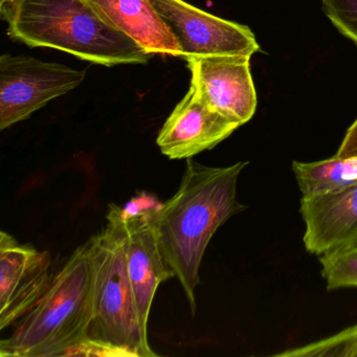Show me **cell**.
<instances>
[{
	"instance_id": "15",
	"label": "cell",
	"mask_w": 357,
	"mask_h": 357,
	"mask_svg": "<svg viewBox=\"0 0 357 357\" xmlns=\"http://www.w3.org/2000/svg\"><path fill=\"white\" fill-rule=\"evenodd\" d=\"M278 356L357 357V325L342 330L328 338L300 348L278 353Z\"/></svg>"
},
{
	"instance_id": "8",
	"label": "cell",
	"mask_w": 357,
	"mask_h": 357,
	"mask_svg": "<svg viewBox=\"0 0 357 357\" xmlns=\"http://www.w3.org/2000/svg\"><path fill=\"white\" fill-rule=\"evenodd\" d=\"M51 263L47 250L0 231V329L17 323L40 300L53 278Z\"/></svg>"
},
{
	"instance_id": "9",
	"label": "cell",
	"mask_w": 357,
	"mask_h": 357,
	"mask_svg": "<svg viewBox=\"0 0 357 357\" xmlns=\"http://www.w3.org/2000/svg\"><path fill=\"white\" fill-rule=\"evenodd\" d=\"M248 56H208L185 60L191 83L204 101L239 126L252 120L257 93Z\"/></svg>"
},
{
	"instance_id": "3",
	"label": "cell",
	"mask_w": 357,
	"mask_h": 357,
	"mask_svg": "<svg viewBox=\"0 0 357 357\" xmlns=\"http://www.w3.org/2000/svg\"><path fill=\"white\" fill-rule=\"evenodd\" d=\"M93 265L89 241L52 278L40 300L0 342V357L79 356L89 342Z\"/></svg>"
},
{
	"instance_id": "16",
	"label": "cell",
	"mask_w": 357,
	"mask_h": 357,
	"mask_svg": "<svg viewBox=\"0 0 357 357\" xmlns=\"http://www.w3.org/2000/svg\"><path fill=\"white\" fill-rule=\"evenodd\" d=\"M324 13L357 47V0H321Z\"/></svg>"
},
{
	"instance_id": "10",
	"label": "cell",
	"mask_w": 357,
	"mask_h": 357,
	"mask_svg": "<svg viewBox=\"0 0 357 357\" xmlns=\"http://www.w3.org/2000/svg\"><path fill=\"white\" fill-rule=\"evenodd\" d=\"M239 127L213 109L191 83L160 129L156 144L170 160H189L216 147Z\"/></svg>"
},
{
	"instance_id": "11",
	"label": "cell",
	"mask_w": 357,
	"mask_h": 357,
	"mask_svg": "<svg viewBox=\"0 0 357 357\" xmlns=\"http://www.w3.org/2000/svg\"><path fill=\"white\" fill-rule=\"evenodd\" d=\"M305 248L317 257L357 246V185L338 193L302 197Z\"/></svg>"
},
{
	"instance_id": "12",
	"label": "cell",
	"mask_w": 357,
	"mask_h": 357,
	"mask_svg": "<svg viewBox=\"0 0 357 357\" xmlns=\"http://www.w3.org/2000/svg\"><path fill=\"white\" fill-rule=\"evenodd\" d=\"M106 22L151 55L183 57L181 47L150 0H85Z\"/></svg>"
},
{
	"instance_id": "5",
	"label": "cell",
	"mask_w": 357,
	"mask_h": 357,
	"mask_svg": "<svg viewBox=\"0 0 357 357\" xmlns=\"http://www.w3.org/2000/svg\"><path fill=\"white\" fill-rule=\"evenodd\" d=\"M84 70L31 56L0 57V130L30 118L85 80Z\"/></svg>"
},
{
	"instance_id": "4",
	"label": "cell",
	"mask_w": 357,
	"mask_h": 357,
	"mask_svg": "<svg viewBox=\"0 0 357 357\" xmlns=\"http://www.w3.org/2000/svg\"><path fill=\"white\" fill-rule=\"evenodd\" d=\"M107 225L89 239L93 265V314L89 342L107 356H158L139 326L127 264L123 208L110 204Z\"/></svg>"
},
{
	"instance_id": "17",
	"label": "cell",
	"mask_w": 357,
	"mask_h": 357,
	"mask_svg": "<svg viewBox=\"0 0 357 357\" xmlns=\"http://www.w3.org/2000/svg\"><path fill=\"white\" fill-rule=\"evenodd\" d=\"M336 154L344 158L357 156V119L347 130Z\"/></svg>"
},
{
	"instance_id": "7",
	"label": "cell",
	"mask_w": 357,
	"mask_h": 357,
	"mask_svg": "<svg viewBox=\"0 0 357 357\" xmlns=\"http://www.w3.org/2000/svg\"><path fill=\"white\" fill-rule=\"evenodd\" d=\"M135 198L123 208L127 233V264L135 294L139 326L148 337L150 310L158 286L175 278L167 265L156 237L153 212L160 206Z\"/></svg>"
},
{
	"instance_id": "2",
	"label": "cell",
	"mask_w": 357,
	"mask_h": 357,
	"mask_svg": "<svg viewBox=\"0 0 357 357\" xmlns=\"http://www.w3.org/2000/svg\"><path fill=\"white\" fill-rule=\"evenodd\" d=\"M13 40L51 47L100 66L145 64L152 57L106 22L85 0H0Z\"/></svg>"
},
{
	"instance_id": "13",
	"label": "cell",
	"mask_w": 357,
	"mask_h": 357,
	"mask_svg": "<svg viewBox=\"0 0 357 357\" xmlns=\"http://www.w3.org/2000/svg\"><path fill=\"white\" fill-rule=\"evenodd\" d=\"M302 197L338 193L357 185V156L335 155L314 162H292Z\"/></svg>"
},
{
	"instance_id": "1",
	"label": "cell",
	"mask_w": 357,
	"mask_h": 357,
	"mask_svg": "<svg viewBox=\"0 0 357 357\" xmlns=\"http://www.w3.org/2000/svg\"><path fill=\"white\" fill-rule=\"evenodd\" d=\"M248 165L208 167L189 158L176 193L154 210L160 252L181 283L193 315L208 242L221 225L248 208L237 199L238 178Z\"/></svg>"
},
{
	"instance_id": "14",
	"label": "cell",
	"mask_w": 357,
	"mask_h": 357,
	"mask_svg": "<svg viewBox=\"0 0 357 357\" xmlns=\"http://www.w3.org/2000/svg\"><path fill=\"white\" fill-rule=\"evenodd\" d=\"M328 290L357 287V246L319 257Z\"/></svg>"
},
{
	"instance_id": "6",
	"label": "cell",
	"mask_w": 357,
	"mask_h": 357,
	"mask_svg": "<svg viewBox=\"0 0 357 357\" xmlns=\"http://www.w3.org/2000/svg\"><path fill=\"white\" fill-rule=\"evenodd\" d=\"M181 47L185 60L248 56L260 51L248 26L206 13L183 0H150Z\"/></svg>"
}]
</instances>
